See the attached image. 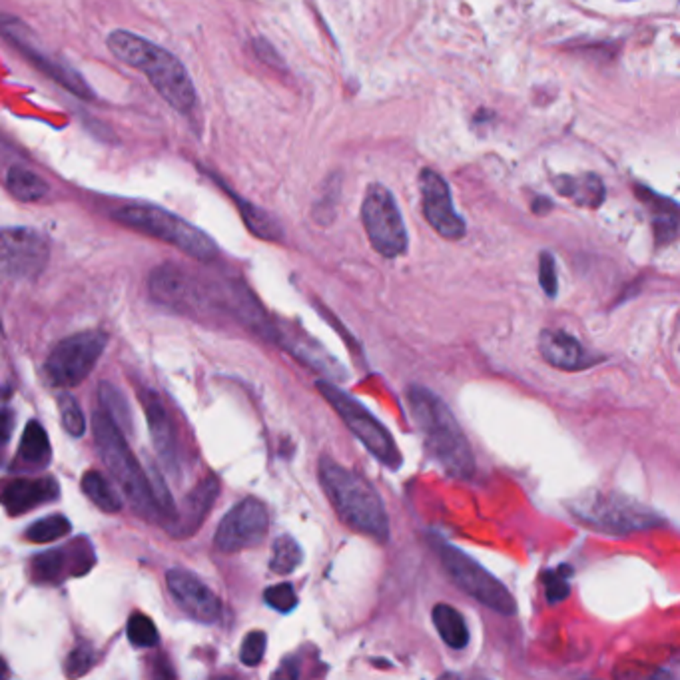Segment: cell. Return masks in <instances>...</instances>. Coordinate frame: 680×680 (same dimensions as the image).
Segmentation results:
<instances>
[{
  "mask_svg": "<svg viewBox=\"0 0 680 680\" xmlns=\"http://www.w3.org/2000/svg\"><path fill=\"white\" fill-rule=\"evenodd\" d=\"M106 44L118 60L144 72L150 85L172 108L186 116L196 112L198 94L194 82L172 52L128 31L110 32Z\"/></svg>",
  "mask_w": 680,
  "mask_h": 680,
  "instance_id": "1",
  "label": "cell"
},
{
  "mask_svg": "<svg viewBox=\"0 0 680 680\" xmlns=\"http://www.w3.org/2000/svg\"><path fill=\"white\" fill-rule=\"evenodd\" d=\"M407 403L413 421L424 435L427 453L447 475L469 479L475 473V457L461 425L445 401L424 385H411Z\"/></svg>",
  "mask_w": 680,
  "mask_h": 680,
  "instance_id": "2",
  "label": "cell"
},
{
  "mask_svg": "<svg viewBox=\"0 0 680 680\" xmlns=\"http://www.w3.org/2000/svg\"><path fill=\"white\" fill-rule=\"evenodd\" d=\"M321 487L344 525L380 543H388L389 519L380 493L363 475L352 471L334 459L324 457L318 465Z\"/></svg>",
  "mask_w": 680,
  "mask_h": 680,
  "instance_id": "3",
  "label": "cell"
},
{
  "mask_svg": "<svg viewBox=\"0 0 680 680\" xmlns=\"http://www.w3.org/2000/svg\"><path fill=\"white\" fill-rule=\"evenodd\" d=\"M92 427H94L96 449L100 457H103V463L106 465L110 475L114 477V481L121 485L134 513L148 521L162 519L152 479H148L142 465L134 457L132 449L128 447L122 429L118 427L116 421L106 411L96 413Z\"/></svg>",
  "mask_w": 680,
  "mask_h": 680,
  "instance_id": "4",
  "label": "cell"
},
{
  "mask_svg": "<svg viewBox=\"0 0 680 680\" xmlns=\"http://www.w3.org/2000/svg\"><path fill=\"white\" fill-rule=\"evenodd\" d=\"M112 218L118 224L132 228L136 232L152 236L156 240H162L170 246H176L180 252L200 262H212L218 255V246L206 232H201L194 224L168 212L160 206L142 204V201H130L116 208Z\"/></svg>",
  "mask_w": 680,
  "mask_h": 680,
  "instance_id": "5",
  "label": "cell"
},
{
  "mask_svg": "<svg viewBox=\"0 0 680 680\" xmlns=\"http://www.w3.org/2000/svg\"><path fill=\"white\" fill-rule=\"evenodd\" d=\"M567 509L581 525L604 535L627 537L632 532L658 527L663 519L635 499L617 491H589L567 503Z\"/></svg>",
  "mask_w": 680,
  "mask_h": 680,
  "instance_id": "6",
  "label": "cell"
},
{
  "mask_svg": "<svg viewBox=\"0 0 680 680\" xmlns=\"http://www.w3.org/2000/svg\"><path fill=\"white\" fill-rule=\"evenodd\" d=\"M318 391L324 395V399L334 407V411L342 417L347 429L362 441L367 452H370L380 463L389 469H399L403 459L401 452L395 445L393 435L381 421L367 409L363 403L357 401L344 389H339L336 383L321 380L316 383Z\"/></svg>",
  "mask_w": 680,
  "mask_h": 680,
  "instance_id": "7",
  "label": "cell"
},
{
  "mask_svg": "<svg viewBox=\"0 0 680 680\" xmlns=\"http://www.w3.org/2000/svg\"><path fill=\"white\" fill-rule=\"evenodd\" d=\"M435 549L447 575L463 593L473 596L477 603L489 606L491 611L503 614V617H513L517 613V603L507 591V586L487 571L483 565L477 563L473 557L463 553L461 549L445 543L443 539H435Z\"/></svg>",
  "mask_w": 680,
  "mask_h": 680,
  "instance_id": "8",
  "label": "cell"
},
{
  "mask_svg": "<svg viewBox=\"0 0 680 680\" xmlns=\"http://www.w3.org/2000/svg\"><path fill=\"white\" fill-rule=\"evenodd\" d=\"M108 336L100 329L70 336L52 349L46 360V375L52 388H76L94 370L104 353Z\"/></svg>",
  "mask_w": 680,
  "mask_h": 680,
  "instance_id": "9",
  "label": "cell"
},
{
  "mask_svg": "<svg viewBox=\"0 0 680 680\" xmlns=\"http://www.w3.org/2000/svg\"><path fill=\"white\" fill-rule=\"evenodd\" d=\"M363 228L375 252L383 257H399L407 250V229L391 192L371 183L362 204Z\"/></svg>",
  "mask_w": 680,
  "mask_h": 680,
  "instance_id": "10",
  "label": "cell"
},
{
  "mask_svg": "<svg viewBox=\"0 0 680 680\" xmlns=\"http://www.w3.org/2000/svg\"><path fill=\"white\" fill-rule=\"evenodd\" d=\"M270 514L265 505L255 497H246L229 509L219 521L214 537V547L219 553H237V550L260 545L268 535Z\"/></svg>",
  "mask_w": 680,
  "mask_h": 680,
  "instance_id": "11",
  "label": "cell"
},
{
  "mask_svg": "<svg viewBox=\"0 0 680 680\" xmlns=\"http://www.w3.org/2000/svg\"><path fill=\"white\" fill-rule=\"evenodd\" d=\"M148 290L154 301L162 303L170 309L182 314H201L214 303V298L204 288L196 275H192L180 265H160L156 268L148 280Z\"/></svg>",
  "mask_w": 680,
  "mask_h": 680,
  "instance_id": "12",
  "label": "cell"
},
{
  "mask_svg": "<svg viewBox=\"0 0 680 680\" xmlns=\"http://www.w3.org/2000/svg\"><path fill=\"white\" fill-rule=\"evenodd\" d=\"M49 242L31 228L3 229V273L11 280H32L49 262Z\"/></svg>",
  "mask_w": 680,
  "mask_h": 680,
  "instance_id": "13",
  "label": "cell"
},
{
  "mask_svg": "<svg viewBox=\"0 0 680 680\" xmlns=\"http://www.w3.org/2000/svg\"><path fill=\"white\" fill-rule=\"evenodd\" d=\"M421 198H424V214L429 226L441 237L459 240L465 236L463 218L455 212L452 192L447 182L434 170H424L419 176Z\"/></svg>",
  "mask_w": 680,
  "mask_h": 680,
  "instance_id": "14",
  "label": "cell"
},
{
  "mask_svg": "<svg viewBox=\"0 0 680 680\" xmlns=\"http://www.w3.org/2000/svg\"><path fill=\"white\" fill-rule=\"evenodd\" d=\"M166 583L172 599L188 617L204 624L218 621L222 604L214 591L208 589L196 575L183 571V568H170Z\"/></svg>",
  "mask_w": 680,
  "mask_h": 680,
  "instance_id": "15",
  "label": "cell"
},
{
  "mask_svg": "<svg viewBox=\"0 0 680 680\" xmlns=\"http://www.w3.org/2000/svg\"><path fill=\"white\" fill-rule=\"evenodd\" d=\"M265 337L273 339L275 344H280V347L290 352L293 357H296V360H300L301 363H306L314 371H319L321 375H326V378L345 380L344 367L339 365L337 360H334V357L329 355L324 347H321V344L314 342V339H311L309 336L301 334V332H293V329H290L288 326H272L270 324L268 332H265Z\"/></svg>",
  "mask_w": 680,
  "mask_h": 680,
  "instance_id": "16",
  "label": "cell"
},
{
  "mask_svg": "<svg viewBox=\"0 0 680 680\" xmlns=\"http://www.w3.org/2000/svg\"><path fill=\"white\" fill-rule=\"evenodd\" d=\"M539 352L543 360L560 371H583L601 363L599 355L586 352L583 344L560 329H543L539 336Z\"/></svg>",
  "mask_w": 680,
  "mask_h": 680,
  "instance_id": "17",
  "label": "cell"
},
{
  "mask_svg": "<svg viewBox=\"0 0 680 680\" xmlns=\"http://www.w3.org/2000/svg\"><path fill=\"white\" fill-rule=\"evenodd\" d=\"M140 401L148 419V429L154 441V449L158 453L162 465L172 473H178V452H176V434H174L172 419L164 407L158 393L150 388L140 389Z\"/></svg>",
  "mask_w": 680,
  "mask_h": 680,
  "instance_id": "18",
  "label": "cell"
},
{
  "mask_svg": "<svg viewBox=\"0 0 680 680\" xmlns=\"http://www.w3.org/2000/svg\"><path fill=\"white\" fill-rule=\"evenodd\" d=\"M60 487L57 479L52 477H39V479H14L6 483L3 493V505L8 514L18 517V514L29 513L44 503H50L58 499Z\"/></svg>",
  "mask_w": 680,
  "mask_h": 680,
  "instance_id": "19",
  "label": "cell"
},
{
  "mask_svg": "<svg viewBox=\"0 0 680 680\" xmlns=\"http://www.w3.org/2000/svg\"><path fill=\"white\" fill-rule=\"evenodd\" d=\"M219 493V483L214 475L206 477L204 481H200L194 491H192L186 501H183V507L178 513L176 517V527L172 529V535H176L180 539L194 535L198 527L201 525V521L206 519V514L212 509V503L216 501Z\"/></svg>",
  "mask_w": 680,
  "mask_h": 680,
  "instance_id": "20",
  "label": "cell"
},
{
  "mask_svg": "<svg viewBox=\"0 0 680 680\" xmlns=\"http://www.w3.org/2000/svg\"><path fill=\"white\" fill-rule=\"evenodd\" d=\"M50 441L39 421H29L21 437V447L14 459L18 471H40L50 463Z\"/></svg>",
  "mask_w": 680,
  "mask_h": 680,
  "instance_id": "21",
  "label": "cell"
},
{
  "mask_svg": "<svg viewBox=\"0 0 680 680\" xmlns=\"http://www.w3.org/2000/svg\"><path fill=\"white\" fill-rule=\"evenodd\" d=\"M637 196L645 201L652 212V226L658 246H667L676 237L680 229V210L667 198L657 196L655 192L637 186Z\"/></svg>",
  "mask_w": 680,
  "mask_h": 680,
  "instance_id": "22",
  "label": "cell"
},
{
  "mask_svg": "<svg viewBox=\"0 0 680 680\" xmlns=\"http://www.w3.org/2000/svg\"><path fill=\"white\" fill-rule=\"evenodd\" d=\"M431 619H434L439 637L447 647L461 650L469 645L467 622L463 619V614L457 609H453L452 604H445V603L435 604L434 611H431Z\"/></svg>",
  "mask_w": 680,
  "mask_h": 680,
  "instance_id": "23",
  "label": "cell"
},
{
  "mask_svg": "<svg viewBox=\"0 0 680 680\" xmlns=\"http://www.w3.org/2000/svg\"><path fill=\"white\" fill-rule=\"evenodd\" d=\"M557 190L563 196L571 198L578 206L596 208L604 198L603 182L596 176H585V178L563 176L560 180H557Z\"/></svg>",
  "mask_w": 680,
  "mask_h": 680,
  "instance_id": "24",
  "label": "cell"
},
{
  "mask_svg": "<svg viewBox=\"0 0 680 680\" xmlns=\"http://www.w3.org/2000/svg\"><path fill=\"white\" fill-rule=\"evenodd\" d=\"M72 553L68 549H54L49 553L34 557L32 560V578L36 583H58L62 577L76 575L75 567L68 565Z\"/></svg>",
  "mask_w": 680,
  "mask_h": 680,
  "instance_id": "25",
  "label": "cell"
},
{
  "mask_svg": "<svg viewBox=\"0 0 680 680\" xmlns=\"http://www.w3.org/2000/svg\"><path fill=\"white\" fill-rule=\"evenodd\" d=\"M6 188L21 201H39L49 194V183L24 166H13L8 170Z\"/></svg>",
  "mask_w": 680,
  "mask_h": 680,
  "instance_id": "26",
  "label": "cell"
},
{
  "mask_svg": "<svg viewBox=\"0 0 680 680\" xmlns=\"http://www.w3.org/2000/svg\"><path fill=\"white\" fill-rule=\"evenodd\" d=\"M80 485L86 497L94 503L100 511L118 513L122 509L121 495L112 489V485L108 483V479L103 473L88 471L85 477H82Z\"/></svg>",
  "mask_w": 680,
  "mask_h": 680,
  "instance_id": "27",
  "label": "cell"
},
{
  "mask_svg": "<svg viewBox=\"0 0 680 680\" xmlns=\"http://www.w3.org/2000/svg\"><path fill=\"white\" fill-rule=\"evenodd\" d=\"M303 560V550L298 541L290 535H282L273 541V555L270 559V568L275 575H290L296 571Z\"/></svg>",
  "mask_w": 680,
  "mask_h": 680,
  "instance_id": "28",
  "label": "cell"
},
{
  "mask_svg": "<svg viewBox=\"0 0 680 680\" xmlns=\"http://www.w3.org/2000/svg\"><path fill=\"white\" fill-rule=\"evenodd\" d=\"M70 531L72 525L64 514H49V517L32 523V525L26 529L24 537L26 541H31V543L44 545L52 543V541H57L60 537H67Z\"/></svg>",
  "mask_w": 680,
  "mask_h": 680,
  "instance_id": "29",
  "label": "cell"
},
{
  "mask_svg": "<svg viewBox=\"0 0 680 680\" xmlns=\"http://www.w3.org/2000/svg\"><path fill=\"white\" fill-rule=\"evenodd\" d=\"M98 398H100V406H103V409L108 413V416L116 421L118 427L126 429L132 425L130 407H128V403L124 399V395L121 393V389L114 388L112 383L104 381V383H100Z\"/></svg>",
  "mask_w": 680,
  "mask_h": 680,
  "instance_id": "30",
  "label": "cell"
},
{
  "mask_svg": "<svg viewBox=\"0 0 680 680\" xmlns=\"http://www.w3.org/2000/svg\"><path fill=\"white\" fill-rule=\"evenodd\" d=\"M126 635L128 640L132 642L138 649H152L158 645V629H156L154 621L148 617V614L142 613H134L130 619H128L126 624Z\"/></svg>",
  "mask_w": 680,
  "mask_h": 680,
  "instance_id": "31",
  "label": "cell"
},
{
  "mask_svg": "<svg viewBox=\"0 0 680 680\" xmlns=\"http://www.w3.org/2000/svg\"><path fill=\"white\" fill-rule=\"evenodd\" d=\"M237 206H242V214H244L246 224L257 237H264V240H280L282 229L272 216L262 212L260 208L246 204V201H242V200L237 201Z\"/></svg>",
  "mask_w": 680,
  "mask_h": 680,
  "instance_id": "32",
  "label": "cell"
},
{
  "mask_svg": "<svg viewBox=\"0 0 680 680\" xmlns=\"http://www.w3.org/2000/svg\"><path fill=\"white\" fill-rule=\"evenodd\" d=\"M58 411H60V421L62 427L67 429V434L72 437H82L86 431V419L85 413H82L78 401L72 398L70 393H58Z\"/></svg>",
  "mask_w": 680,
  "mask_h": 680,
  "instance_id": "33",
  "label": "cell"
},
{
  "mask_svg": "<svg viewBox=\"0 0 680 680\" xmlns=\"http://www.w3.org/2000/svg\"><path fill=\"white\" fill-rule=\"evenodd\" d=\"M571 575L573 571L568 565L549 568V571L543 573L541 578H543V586H545V595L549 603H560L571 595V583H568V577Z\"/></svg>",
  "mask_w": 680,
  "mask_h": 680,
  "instance_id": "34",
  "label": "cell"
},
{
  "mask_svg": "<svg viewBox=\"0 0 680 680\" xmlns=\"http://www.w3.org/2000/svg\"><path fill=\"white\" fill-rule=\"evenodd\" d=\"M96 663V655H94V649H92L86 640H80L78 645L72 649V652L67 658V665H64V668H67V675L70 678L75 676H82L86 675L88 670L94 667Z\"/></svg>",
  "mask_w": 680,
  "mask_h": 680,
  "instance_id": "35",
  "label": "cell"
},
{
  "mask_svg": "<svg viewBox=\"0 0 680 680\" xmlns=\"http://www.w3.org/2000/svg\"><path fill=\"white\" fill-rule=\"evenodd\" d=\"M264 601L265 604L272 606L273 611L286 614L298 606V595L290 583H280V585L270 586V589H265Z\"/></svg>",
  "mask_w": 680,
  "mask_h": 680,
  "instance_id": "36",
  "label": "cell"
},
{
  "mask_svg": "<svg viewBox=\"0 0 680 680\" xmlns=\"http://www.w3.org/2000/svg\"><path fill=\"white\" fill-rule=\"evenodd\" d=\"M265 647H268V637L264 631H250L242 642L240 658L246 667H255L262 663L265 655Z\"/></svg>",
  "mask_w": 680,
  "mask_h": 680,
  "instance_id": "37",
  "label": "cell"
},
{
  "mask_svg": "<svg viewBox=\"0 0 680 680\" xmlns=\"http://www.w3.org/2000/svg\"><path fill=\"white\" fill-rule=\"evenodd\" d=\"M539 282L541 288L545 290L549 298L557 296V268H555V257L549 252L541 254L539 260Z\"/></svg>",
  "mask_w": 680,
  "mask_h": 680,
  "instance_id": "38",
  "label": "cell"
},
{
  "mask_svg": "<svg viewBox=\"0 0 680 680\" xmlns=\"http://www.w3.org/2000/svg\"><path fill=\"white\" fill-rule=\"evenodd\" d=\"M8 437H11V411L4 409V443H8Z\"/></svg>",
  "mask_w": 680,
  "mask_h": 680,
  "instance_id": "39",
  "label": "cell"
}]
</instances>
